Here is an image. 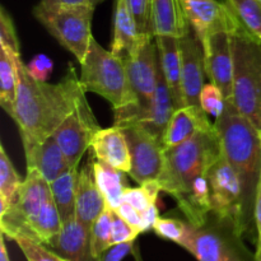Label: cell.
Wrapping results in <instances>:
<instances>
[{
    "mask_svg": "<svg viewBox=\"0 0 261 261\" xmlns=\"http://www.w3.org/2000/svg\"><path fill=\"white\" fill-rule=\"evenodd\" d=\"M18 87L12 119L19 129L24 152L55 133L64 120L86 101V93L75 68L69 64L58 83L37 82L28 74L22 56H14Z\"/></svg>",
    "mask_w": 261,
    "mask_h": 261,
    "instance_id": "1",
    "label": "cell"
},
{
    "mask_svg": "<svg viewBox=\"0 0 261 261\" xmlns=\"http://www.w3.org/2000/svg\"><path fill=\"white\" fill-rule=\"evenodd\" d=\"M214 127L224 157L241 181L245 216L250 226L254 221L255 200L261 182V134L237 111L232 101H226Z\"/></svg>",
    "mask_w": 261,
    "mask_h": 261,
    "instance_id": "2",
    "label": "cell"
},
{
    "mask_svg": "<svg viewBox=\"0 0 261 261\" xmlns=\"http://www.w3.org/2000/svg\"><path fill=\"white\" fill-rule=\"evenodd\" d=\"M61 227L63 221L50 184L38 171L27 168L17 203L0 213L2 233L13 241L17 237H30L48 246Z\"/></svg>",
    "mask_w": 261,
    "mask_h": 261,
    "instance_id": "3",
    "label": "cell"
},
{
    "mask_svg": "<svg viewBox=\"0 0 261 261\" xmlns=\"http://www.w3.org/2000/svg\"><path fill=\"white\" fill-rule=\"evenodd\" d=\"M221 150L216 127L199 130L182 144L165 150V163L158 177L162 191L180 205L190 194L194 181L208 173Z\"/></svg>",
    "mask_w": 261,
    "mask_h": 261,
    "instance_id": "4",
    "label": "cell"
},
{
    "mask_svg": "<svg viewBox=\"0 0 261 261\" xmlns=\"http://www.w3.org/2000/svg\"><path fill=\"white\" fill-rule=\"evenodd\" d=\"M232 102L261 134V40L234 17Z\"/></svg>",
    "mask_w": 261,
    "mask_h": 261,
    "instance_id": "5",
    "label": "cell"
},
{
    "mask_svg": "<svg viewBox=\"0 0 261 261\" xmlns=\"http://www.w3.org/2000/svg\"><path fill=\"white\" fill-rule=\"evenodd\" d=\"M94 9L91 5H48L40 2L32 12L45 30L82 64L93 40Z\"/></svg>",
    "mask_w": 261,
    "mask_h": 261,
    "instance_id": "6",
    "label": "cell"
},
{
    "mask_svg": "<svg viewBox=\"0 0 261 261\" xmlns=\"http://www.w3.org/2000/svg\"><path fill=\"white\" fill-rule=\"evenodd\" d=\"M81 68L79 78L84 91L103 97L114 109L129 105V83L125 60L111 50L102 47L94 37Z\"/></svg>",
    "mask_w": 261,
    "mask_h": 261,
    "instance_id": "7",
    "label": "cell"
},
{
    "mask_svg": "<svg viewBox=\"0 0 261 261\" xmlns=\"http://www.w3.org/2000/svg\"><path fill=\"white\" fill-rule=\"evenodd\" d=\"M211 189L212 214L216 222L228 227L239 237L244 239L249 231L244 208V194L239 175L221 150L208 170Z\"/></svg>",
    "mask_w": 261,
    "mask_h": 261,
    "instance_id": "8",
    "label": "cell"
},
{
    "mask_svg": "<svg viewBox=\"0 0 261 261\" xmlns=\"http://www.w3.org/2000/svg\"><path fill=\"white\" fill-rule=\"evenodd\" d=\"M181 246L199 261H249L241 237L218 222L201 227L188 223Z\"/></svg>",
    "mask_w": 261,
    "mask_h": 261,
    "instance_id": "9",
    "label": "cell"
},
{
    "mask_svg": "<svg viewBox=\"0 0 261 261\" xmlns=\"http://www.w3.org/2000/svg\"><path fill=\"white\" fill-rule=\"evenodd\" d=\"M234 15L229 10L226 19L217 25L203 42L205 55V71L211 83L223 92L226 101H232L233 82V50H232V24Z\"/></svg>",
    "mask_w": 261,
    "mask_h": 261,
    "instance_id": "10",
    "label": "cell"
},
{
    "mask_svg": "<svg viewBox=\"0 0 261 261\" xmlns=\"http://www.w3.org/2000/svg\"><path fill=\"white\" fill-rule=\"evenodd\" d=\"M117 126V125H116ZM132 158L130 177L139 185L158 180L165 163V149L158 137L137 122L122 125Z\"/></svg>",
    "mask_w": 261,
    "mask_h": 261,
    "instance_id": "11",
    "label": "cell"
},
{
    "mask_svg": "<svg viewBox=\"0 0 261 261\" xmlns=\"http://www.w3.org/2000/svg\"><path fill=\"white\" fill-rule=\"evenodd\" d=\"M125 66L130 97L126 106H148L157 88L161 73L160 55L154 37H148L138 53L125 60Z\"/></svg>",
    "mask_w": 261,
    "mask_h": 261,
    "instance_id": "12",
    "label": "cell"
},
{
    "mask_svg": "<svg viewBox=\"0 0 261 261\" xmlns=\"http://www.w3.org/2000/svg\"><path fill=\"white\" fill-rule=\"evenodd\" d=\"M101 129L88 101H84L55 130L54 138L71 166L81 165L82 157L91 148L94 134Z\"/></svg>",
    "mask_w": 261,
    "mask_h": 261,
    "instance_id": "13",
    "label": "cell"
},
{
    "mask_svg": "<svg viewBox=\"0 0 261 261\" xmlns=\"http://www.w3.org/2000/svg\"><path fill=\"white\" fill-rule=\"evenodd\" d=\"M181 88L184 105L200 107V93L205 79V55L201 41L193 30L180 38Z\"/></svg>",
    "mask_w": 261,
    "mask_h": 261,
    "instance_id": "14",
    "label": "cell"
},
{
    "mask_svg": "<svg viewBox=\"0 0 261 261\" xmlns=\"http://www.w3.org/2000/svg\"><path fill=\"white\" fill-rule=\"evenodd\" d=\"M94 160L96 157L89 150L88 160L79 170L76 186L75 216L78 221L89 229L107 205L103 194L101 193L94 178Z\"/></svg>",
    "mask_w": 261,
    "mask_h": 261,
    "instance_id": "15",
    "label": "cell"
},
{
    "mask_svg": "<svg viewBox=\"0 0 261 261\" xmlns=\"http://www.w3.org/2000/svg\"><path fill=\"white\" fill-rule=\"evenodd\" d=\"M97 161L106 163L124 173L132 168L129 145L122 127L114 126L99 129L94 134L89 148Z\"/></svg>",
    "mask_w": 261,
    "mask_h": 261,
    "instance_id": "16",
    "label": "cell"
},
{
    "mask_svg": "<svg viewBox=\"0 0 261 261\" xmlns=\"http://www.w3.org/2000/svg\"><path fill=\"white\" fill-rule=\"evenodd\" d=\"M214 127L208 119V114L201 107L182 106L177 107L168 121L162 135V147L165 150L182 144L199 130H211Z\"/></svg>",
    "mask_w": 261,
    "mask_h": 261,
    "instance_id": "17",
    "label": "cell"
},
{
    "mask_svg": "<svg viewBox=\"0 0 261 261\" xmlns=\"http://www.w3.org/2000/svg\"><path fill=\"white\" fill-rule=\"evenodd\" d=\"M48 247L69 261H97L91 251V229L79 222L76 217L63 222L60 232Z\"/></svg>",
    "mask_w": 261,
    "mask_h": 261,
    "instance_id": "18",
    "label": "cell"
},
{
    "mask_svg": "<svg viewBox=\"0 0 261 261\" xmlns=\"http://www.w3.org/2000/svg\"><path fill=\"white\" fill-rule=\"evenodd\" d=\"M148 37L153 36L140 35L127 0H115L114 37L111 42L112 53L126 60L138 53L142 43Z\"/></svg>",
    "mask_w": 261,
    "mask_h": 261,
    "instance_id": "19",
    "label": "cell"
},
{
    "mask_svg": "<svg viewBox=\"0 0 261 261\" xmlns=\"http://www.w3.org/2000/svg\"><path fill=\"white\" fill-rule=\"evenodd\" d=\"M24 155L27 168L38 171L48 184L71 167L54 135L35 145L28 152H24Z\"/></svg>",
    "mask_w": 261,
    "mask_h": 261,
    "instance_id": "20",
    "label": "cell"
},
{
    "mask_svg": "<svg viewBox=\"0 0 261 261\" xmlns=\"http://www.w3.org/2000/svg\"><path fill=\"white\" fill-rule=\"evenodd\" d=\"M186 19L191 30L195 32L201 43L205 41L206 36L221 24L227 15L229 8L226 3L218 0H181Z\"/></svg>",
    "mask_w": 261,
    "mask_h": 261,
    "instance_id": "21",
    "label": "cell"
},
{
    "mask_svg": "<svg viewBox=\"0 0 261 261\" xmlns=\"http://www.w3.org/2000/svg\"><path fill=\"white\" fill-rule=\"evenodd\" d=\"M160 55V64L163 76L172 93L176 107H182L184 97L181 88V46L180 38L173 36L154 37Z\"/></svg>",
    "mask_w": 261,
    "mask_h": 261,
    "instance_id": "22",
    "label": "cell"
},
{
    "mask_svg": "<svg viewBox=\"0 0 261 261\" xmlns=\"http://www.w3.org/2000/svg\"><path fill=\"white\" fill-rule=\"evenodd\" d=\"M191 30L181 0H153L152 33L181 38Z\"/></svg>",
    "mask_w": 261,
    "mask_h": 261,
    "instance_id": "23",
    "label": "cell"
},
{
    "mask_svg": "<svg viewBox=\"0 0 261 261\" xmlns=\"http://www.w3.org/2000/svg\"><path fill=\"white\" fill-rule=\"evenodd\" d=\"M79 166H71L63 175L50 184L54 200L60 213L61 221L66 222L75 216L76 186H78Z\"/></svg>",
    "mask_w": 261,
    "mask_h": 261,
    "instance_id": "24",
    "label": "cell"
},
{
    "mask_svg": "<svg viewBox=\"0 0 261 261\" xmlns=\"http://www.w3.org/2000/svg\"><path fill=\"white\" fill-rule=\"evenodd\" d=\"M94 178L99 190L103 194L107 205L116 209L122 204V198L127 185L124 172L94 160Z\"/></svg>",
    "mask_w": 261,
    "mask_h": 261,
    "instance_id": "25",
    "label": "cell"
},
{
    "mask_svg": "<svg viewBox=\"0 0 261 261\" xmlns=\"http://www.w3.org/2000/svg\"><path fill=\"white\" fill-rule=\"evenodd\" d=\"M17 87L18 74L14 56L0 46V105L10 117L14 115Z\"/></svg>",
    "mask_w": 261,
    "mask_h": 261,
    "instance_id": "26",
    "label": "cell"
},
{
    "mask_svg": "<svg viewBox=\"0 0 261 261\" xmlns=\"http://www.w3.org/2000/svg\"><path fill=\"white\" fill-rule=\"evenodd\" d=\"M23 180L8 157L5 148L0 145V213H4L17 203Z\"/></svg>",
    "mask_w": 261,
    "mask_h": 261,
    "instance_id": "27",
    "label": "cell"
},
{
    "mask_svg": "<svg viewBox=\"0 0 261 261\" xmlns=\"http://www.w3.org/2000/svg\"><path fill=\"white\" fill-rule=\"evenodd\" d=\"M236 19L247 31L261 40V2L260 0H224Z\"/></svg>",
    "mask_w": 261,
    "mask_h": 261,
    "instance_id": "28",
    "label": "cell"
},
{
    "mask_svg": "<svg viewBox=\"0 0 261 261\" xmlns=\"http://www.w3.org/2000/svg\"><path fill=\"white\" fill-rule=\"evenodd\" d=\"M112 219H114V209L106 205L101 216L96 219L91 228V251L94 259H98L106 250L112 246Z\"/></svg>",
    "mask_w": 261,
    "mask_h": 261,
    "instance_id": "29",
    "label": "cell"
},
{
    "mask_svg": "<svg viewBox=\"0 0 261 261\" xmlns=\"http://www.w3.org/2000/svg\"><path fill=\"white\" fill-rule=\"evenodd\" d=\"M153 231L161 239L168 240L181 246L188 231V222H182L176 218H167V217H158L153 226Z\"/></svg>",
    "mask_w": 261,
    "mask_h": 261,
    "instance_id": "30",
    "label": "cell"
},
{
    "mask_svg": "<svg viewBox=\"0 0 261 261\" xmlns=\"http://www.w3.org/2000/svg\"><path fill=\"white\" fill-rule=\"evenodd\" d=\"M27 261H61V257L48 246L30 237H17L14 240Z\"/></svg>",
    "mask_w": 261,
    "mask_h": 261,
    "instance_id": "31",
    "label": "cell"
},
{
    "mask_svg": "<svg viewBox=\"0 0 261 261\" xmlns=\"http://www.w3.org/2000/svg\"><path fill=\"white\" fill-rule=\"evenodd\" d=\"M0 46L13 56H20V43L12 15L4 7H0Z\"/></svg>",
    "mask_w": 261,
    "mask_h": 261,
    "instance_id": "32",
    "label": "cell"
},
{
    "mask_svg": "<svg viewBox=\"0 0 261 261\" xmlns=\"http://www.w3.org/2000/svg\"><path fill=\"white\" fill-rule=\"evenodd\" d=\"M226 97L219 87L213 83H205L200 93V107L205 114L217 117L223 112Z\"/></svg>",
    "mask_w": 261,
    "mask_h": 261,
    "instance_id": "33",
    "label": "cell"
},
{
    "mask_svg": "<svg viewBox=\"0 0 261 261\" xmlns=\"http://www.w3.org/2000/svg\"><path fill=\"white\" fill-rule=\"evenodd\" d=\"M152 3L153 0H127L132 14L137 22L138 30L142 36H153Z\"/></svg>",
    "mask_w": 261,
    "mask_h": 261,
    "instance_id": "34",
    "label": "cell"
},
{
    "mask_svg": "<svg viewBox=\"0 0 261 261\" xmlns=\"http://www.w3.org/2000/svg\"><path fill=\"white\" fill-rule=\"evenodd\" d=\"M140 232L133 226H130L125 219H122L116 212L114 211V219H112V233H111V244L112 246L117 244H124V242L135 241Z\"/></svg>",
    "mask_w": 261,
    "mask_h": 261,
    "instance_id": "35",
    "label": "cell"
},
{
    "mask_svg": "<svg viewBox=\"0 0 261 261\" xmlns=\"http://www.w3.org/2000/svg\"><path fill=\"white\" fill-rule=\"evenodd\" d=\"M54 63L45 54H37L25 64L28 74L37 82H47L48 76L53 73Z\"/></svg>",
    "mask_w": 261,
    "mask_h": 261,
    "instance_id": "36",
    "label": "cell"
},
{
    "mask_svg": "<svg viewBox=\"0 0 261 261\" xmlns=\"http://www.w3.org/2000/svg\"><path fill=\"white\" fill-rule=\"evenodd\" d=\"M122 203L130 204L137 211H139L140 213L144 212L145 209L149 208L152 204H154L150 200L149 195H148L147 191L144 190V188L142 185H139L138 188H130V186H127L124 193Z\"/></svg>",
    "mask_w": 261,
    "mask_h": 261,
    "instance_id": "37",
    "label": "cell"
},
{
    "mask_svg": "<svg viewBox=\"0 0 261 261\" xmlns=\"http://www.w3.org/2000/svg\"><path fill=\"white\" fill-rule=\"evenodd\" d=\"M117 214L121 217L122 219L127 222L130 226H133L134 228H137L140 233H143V222H142V213L139 211L132 206L127 203H122L121 205L117 206L115 209Z\"/></svg>",
    "mask_w": 261,
    "mask_h": 261,
    "instance_id": "38",
    "label": "cell"
},
{
    "mask_svg": "<svg viewBox=\"0 0 261 261\" xmlns=\"http://www.w3.org/2000/svg\"><path fill=\"white\" fill-rule=\"evenodd\" d=\"M134 247V241L117 244L103 252L97 261H121Z\"/></svg>",
    "mask_w": 261,
    "mask_h": 261,
    "instance_id": "39",
    "label": "cell"
},
{
    "mask_svg": "<svg viewBox=\"0 0 261 261\" xmlns=\"http://www.w3.org/2000/svg\"><path fill=\"white\" fill-rule=\"evenodd\" d=\"M254 222L256 227V251L254 255V261H261V182L257 189L256 200H255Z\"/></svg>",
    "mask_w": 261,
    "mask_h": 261,
    "instance_id": "40",
    "label": "cell"
},
{
    "mask_svg": "<svg viewBox=\"0 0 261 261\" xmlns=\"http://www.w3.org/2000/svg\"><path fill=\"white\" fill-rule=\"evenodd\" d=\"M160 217V211H158L157 205L152 204L148 209L142 212V222H143V232H147L149 229H153L155 221Z\"/></svg>",
    "mask_w": 261,
    "mask_h": 261,
    "instance_id": "41",
    "label": "cell"
},
{
    "mask_svg": "<svg viewBox=\"0 0 261 261\" xmlns=\"http://www.w3.org/2000/svg\"><path fill=\"white\" fill-rule=\"evenodd\" d=\"M40 2L48 5H91L96 8L106 0H40Z\"/></svg>",
    "mask_w": 261,
    "mask_h": 261,
    "instance_id": "42",
    "label": "cell"
},
{
    "mask_svg": "<svg viewBox=\"0 0 261 261\" xmlns=\"http://www.w3.org/2000/svg\"><path fill=\"white\" fill-rule=\"evenodd\" d=\"M4 234L2 233L0 236V261H10L9 256H8V251H7V246H5V240H4Z\"/></svg>",
    "mask_w": 261,
    "mask_h": 261,
    "instance_id": "43",
    "label": "cell"
},
{
    "mask_svg": "<svg viewBox=\"0 0 261 261\" xmlns=\"http://www.w3.org/2000/svg\"><path fill=\"white\" fill-rule=\"evenodd\" d=\"M61 261H69V260H65V259H63V257H61Z\"/></svg>",
    "mask_w": 261,
    "mask_h": 261,
    "instance_id": "44",
    "label": "cell"
},
{
    "mask_svg": "<svg viewBox=\"0 0 261 261\" xmlns=\"http://www.w3.org/2000/svg\"><path fill=\"white\" fill-rule=\"evenodd\" d=\"M137 261H140V259H139V256H138V257H137Z\"/></svg>",
    "mask_w": 261,
    "mask_h": 261,
    "instance_id": "45",
    "label": "cell"
},
{
    "mask_svg": "<svg viewBox=\"0 0 261 261\" xmlns=\"http://www.w3.org/2000/svg\"><path fill=\"white\" fill-rule=\"evenodd\" d=\"M260 2H261V0H260Z\"/></svg>",
    "mask_w": 261,
    "mask_h": 261,
    "instance_id": "46",
    "label": "cell"
}]
</instances>
